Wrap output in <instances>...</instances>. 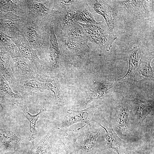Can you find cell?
<instances>
[{
  "instance_id": "6da1fadb",
  "label": "cell",
  "mask_w": 154,
  "mask_h": 154,
  "mask_svg": "<svg viewBox=\"0 0 154 154\" xmlns=\"http://www.w3.org/2000/svg\"><path fill=\"white\" fill-rule=\"evenodd\" d=\"M21 17L20 32L25 37L39 58L48 64L50 25Z\"/></svg>"
},
{
  "instance_id": "7a4b0ae2",
  "label": "cell",
  "mask_w": 154,
  "mask_h": 154,
  "mask_svg": "<svg viewBox=\"0 0 154 154\" xmlns=\"http://www.w3.org/2000/svg\"><path fill=\"white\" fill-rule=\"evenodd\" d=\"M56 12L51 0H18L15 14L22 17L29 18L41 23L52 25Z\"/></svg>"
},
{
  "instance_id": "3957f363",
  "label": "cell",
  "mask_w": 154,
  "mask_h": 154,
  "mask_svg": "<svg viewBox=\"0 0 154 154\" xmlns=\"http://www.w3.org/2000/svg\"><path fill=\"white\" fill-rule=\"evenodd\" d=\"M79 23L85 32L88 42L92 43L101 49L109 51L117 37L104 21L94 24Z\"/></svg>"
},
{
  "instance_id": "277c9868",
  "label": "cell",
  "mask_w": 154,
  "mask_h": 154,
  "mask_svg": "<svg viewBox=\"0 0 154 154\" xmlns=\"http://www.w3.org/2000/svg\"><path fill=\"white\" fill-rule=\"evenodd\" d=\"M66 137L72 143L74 151L88 152L93 150L99 135V131L86 124L76 130H67Z\"/></svg>"
},
{
  "instance_id": "5b68a950",
  "label": "cell",
  "mask_w": 154,
  "mask_h": 154,
  "mask_svg": "<svg viewBox=\"0 0 154 154\" xmlns=\"http://www.w3.org/2000/svg\"><path fill=\"white\" fill-rule=\"evenodd\" d=\"M10 37L18 48L22 56L28 59L35 65L39 74L41 76L46 75L45 72L49 68V66L39 58L24 36L18 32L15 36Z\"/></svg>"
},
{
  "instance_id": "8992f818",
  "label": "cell",
  "mask_w": 154,
  "mask_h": 154,
  "mask_svg": "<svg viewBox=\"0 0 154 154\" xmlns=\"http://www.w3.org/2000/svg\"><path fill=\"white\" fill-rule=\"evenodd\" d=\"M56 37L60 53L66 59L84 57L88 54L90 47L88 42L70 39L60 36Z\"/></svg>"
},
{
  "instance_id": "52a82bcc",
  "label": "cell",
  "mask_w": 154,
  "mask_h": 154,
  "mask_svg": "<svg viewBox=\"0 0 154 154\" xmlns=\"http://www.w3.org/2000/svg\"><path fill=\"white\" fill-rule=\"evenodd\" d=\"M10 67L17 81L23 79H35L39 81L41 76L35 65L25 58H13Z\"/></svg>"
},
{
  "instance_id": "ba28073f",
  "label": "cell",
  "mask_w": 154,
  "mask_h": 154,
  "mask_svg": "<svg viewBox=\"0 0 154 154\" xmlns=\"http://www.w3.org/2000/svg\"><path fill=\"white\" fill-rule=\"evenodd\" d=\"M79 4L72 5L60 12H56L52 25L56 36L68 30L75 22Z\"/></svg>"
},
{
  "instance_id": "9c48e42d",
  "label": "cell",
  "mask_w": 154,
  "mask_h": 154,
  "mask_svg": "<svg viewBox=\"0 0 154 154\" xmlns=\"http://www.w3.org/2000/svg\"><path fill=\"white\" fill-rule=\"evenodd\" d=\"M111 116L109 118H96L93 120L102 127L105 131V138L106 147L111 149L117 154H121V147L125 142L116 134L112 127Z\"/></svg>"
},
{
  "instance_id": "30bf717a",
  "label": "cell",
  "mask_w": 154,
  "mask_h": 154,
  "mask_svg": "<svg viewBox=\"0 0 154 154\" xmlns=\"http://www.w3.org/2000/svg\"><path fill=\"white\" fill-rule=\"evenodd\" d=\"M129 103L123 100L116 108L114 115V125L117 131L121 135L126 136L130 127Z\"/></svg>"
},
{
  "instance_id": "8fae6325",
  "label": "cell",
  "mask_w": 154,
  "mask_h": 154,
  "mask_svg": "<svg viewBox=\"0 0 154 154\" xmlns=\"http://www.w3.org/2000/svg\"><path fill=\"white\" fill-rule=\"evenodd\" d=\"M21 17L11 12H0V31L10 37L20 32L19 24Z\"/></svg>"
},
{
  "instance_id": "7c38bea8",
  "label": "cell",
  "mask_w": 154,
  "mask_h": 154,
  "mask_svg": "<svg viewBox=\"0 0 154 154\" xmlns=\"http://www.w3.org/2000/svg\"><path fill=\"white\" fill-rule=\"evenodd\" d=\"M93 113V110L91 107L82 110H69L62 121L61 127H67L80 122L90 124Z\"/></svg>"
},
{
  "instance_id": "4fadbf2b",
  "label": "cell",
  "mask_w": 154,
  "mask_h": 154,
  "mask_svg": "<svg viewBox=\"0 0 154 154\" xmlns=\"http://www.w3.org/2000/svg\"><path fill=\"white\" fill-rule=\"evenodd\" d=\"M23 141L11 130L0 124V142L6 150L17 151Z\"/></svg>"
},
{
  "instance_id": "5bb4252c",
  "label": "cell",
  "mask_w": 154,
  "mask_h": 154,
  "mask_svg": "<svg viewBox=\"0 0 154 154\" xmlns=\"http://www.w3.org/2000/svg\"><path fill=\"white\" fill-rule=\"evenodd\" d=\"M132 112L137 120L142 122L154 109L153 100H143L135 98L130 103Z\"/></svg>"
},
{
  "instance_id": "9a60e30c",
  "label": "cell",
  "mask_w": 154,
  "mask_h": 154,
  "mask_svg": "<svg viewBox=\"0 0 154 154\" xmlns=\"http://www.w3.org/2000/svg\"><path fill=\"white\" fill-rule=\"evenodd\" d=\"M12 59L6 48L0 43V69L12 88L17 83L10 67Z\"/></svg>"
},
{
  "instance_id": "2e32d148",
  "label": "cell",
  "mask_w": 154,
  "mask_h": 154,
  "mask_svg": "<svg viewBox=\"0 0 154 154\" xmlns=\"http://www.w3.org/2000/svg\"><path fill=\"white\" fill-rule=\"evenodd\" d=\"M17 81L14 90L21 94V95H31L34 91L42 92L48 89L44 82L35 79H23Z\"/></svg>"
},
{
  "instance_id": "e0dca14e",
  "label": "cell",
  "mask_w": 154,
  "mask_h": 154,
  "mask_svg": "<svg viewBox=\"0 0 154 154\" xmlns=\"http://www.w3.org/2000/svg\"><path fill=\"white\" fill-rule=\"evenodd\" d=\"M90 1L82 0L79 5L75 18L76 22L84 24H94L98 22L94 18V10L89 4Z\"/></svg>"
},
{
  "instance_id": "ac0fdd59",
  "label": "cell",
  "mask_w": 154,
  "mask_h": 154,
  "mask_svg": "<svg viewBox=\"0 0 154 154\" xmlns=\"http://www.w3.org/2000/svg\"><path fill=\"white\" fill-rule=\"evenodd\" d=\"M49 68H54L57 67L62 58L59 47L56 37L53 26H50V35L49 48Z\"/></svg>"
},
{
  "instance_id": "d6986e66",
  "label": "cell",
  "mask_w": 154,
  "mask_h": 154,
  "mask_svg": "<svg viewBox=\"0 0 154 154\" xmlns=\"http://www.w3.org/2000/svg\"><path fill=\"white\" fill-rule=\"evenodd\" d=\"M22 110L24 116L29 122V141L32 143L31 149L35 147V142L36 139L37 131L36 128V122L41 115L45 112V109L43 108L40 109L39 112L36 114L33 115L29 112L27 107L26 105L21 104L19 105Z\"/></svg>"
},
{
  "instance_id": "ffe728a7",
  "label": "cell",
  "mask_w": 154,
  "mask_h": 154,
  "mask_svg": "<svg viewBox=\"0 0 154 154\" xmlns=\"http://www.w3.org/2000/svg\"><path fill=\"white\" fill-rule=\"evenodd\" d=\"M93 9L96 12L102 15L109 29L113 31L114 19L110 6L107 1L96 0Z\"/></svg>"
},
{
  "instance_id": "44dd1931",
  "label": "cell",
  "mask_w": 154,
  "mask_h": 154,
  "mask_svg": "<svg viewBox=\"0 0 154 154\" xmlns=\"http://www.w3.org/2000/svg\"><path fill=\"white\" fill-rule=\"evenodd\" d=\"M141 61V52L137 46L134 47L130 51L129 60L127 71L123 77L117 79L118 81H123L132 76L138 68Z\"/></svg>"
},
{
  "instance_id": "7402d4cb",
  "label": "cell",
  "mask_w": 154,
  "mask_h": 154,
  "mask_svg": "<svg viewBox=\"0 0 154 154\" xmlns=\"http://www.w3.org/2000/svg\"><path fill=\"white\" fill-rule=\"evenodd\" d=\"M0 91L9 101L14 104H22L23 97L20 94L14 92L9 83L2 76L0 75Z\"/></svg>"
},
{
  "instance_id": "603a6c76",
  "label": "cell",
  "mask_w": 154,
  "mask_h": 154,
  "mask_svg": "<svg viewBox=\"0 0 154 154\" xmlns=\"http://www.w3.org/2000/svg\"><path fill=\"white\" fill-rule=\"evenodd\" d=\"M58 36L77 41L88 42L86 34L83 28L79 23L76 22H74L68 29L56 36Z\"/></svg>"
},
{
  "instance_id": "cb8c5ba5",
  "label": "cell",
  "mask_w": 154,
  "mask_h": 154,
  "mask_svg": "<svg viewBox=\"0 0 154 154\" xmlns=\"http://www.w3.org/2000/svg\"><path fill=\"white\" fill-rule=\"evenodd\" d=\"M114 85V83L112 82L99 84L94 88L92 93L86 98L84 104L86 105L91 102L103 97Z\"/></svg>"
},
{
  "instance_id": "d4e9b609",
  "label": "cell",
  "mask_w": 154,
  "mask_h": 154,
  "mask_svg": "<svg viewBox=\"0 0 154 154\" xmlns=\"http://www.w3.org/2000/svg\"><path fill=\"white\" fill-rule=\"evenodd\" d=\"M54 132L53 128L50 129L45 136L41 140L37 148L35 150L31 149V154H46L52 147Z\"/></svg>"
},
{
  "instance_id": "484cf974",
  "label": "cell",
  "mask_w": 154,
  "mask_h": 154,
  "mask_svg": "<svg viewBox=\"0 0 154 154\" xmlns=\"http://www.w3.org/2000/svg\"><path fill=\"white\" fill-rule=\"evenodd\" d=\"M0 43L4 46L13 58H23L19 50L10 37L0 31Z\"/></svg>"
},
{
  "instance_id": "4316f807",
  "label": "cell",
  "mask_w": 154,
  "mask_h": 154,
  "mask_svg": "<svg viewBox=\"0 0 154 154\" xmlns=\"http://www.w3.org/2000/svg\"><path fill=\"white\" fill-rule=\"evenodd\" d=\"M82 0H51L53 9L56 12H60L68 7L80 3Z\"/></svg>"
},
{
  "instance_id": "83f0119b",
  "label": "cell",
  "mask_w": 154,
  "mask_h": 154,
  "mask_svg": "<svg viewBox=\"0 0 154 154\" xmlns=\"http://www.w3.org/2000/svg\"><path fill=\"white\" fill-rule=\"evenodd\" d=\"M153 58L152 56L145 60L141 61L138 68L142 76L145 78L153 77V72L150 65V62Z\"/></svg>"
},
{
  "instance_id": "f1b7e54d",
  "label": "cell",
  "mask_w": 154,
  "mask_h": 154,
  "mask_svg": "<svg viewBox=\"0 0 154 154\" xmlns=\"http://www.w3.org/2000/svg\"><path fill=\"white\" fill-rule=\"evenodd\" d=\"M18 0H0V12H15Z\"/></svg>"
},
{
  "instance_id": "f546056e",
  "label": "cell",
  "mask_w": 154,
  "mask_h": 154,
  "mask_svg": "<svg viewBox=\"0 0 154 154\" xmlns=\"http://www.w3.org/2000/svg\"><path fill=\"white\" fill-rule=\"evenodd\" d=\"M133 154H154L153 150L147 148L139 150Z\"/></svg>"
},
{
  "instance_id": "4dcf8cb0",
  "label": "cell",
  "mask_w": 154,
  "mask_h": 154,
  "mask_svg": "<svg viewBox=\"0 0 154 154\" xmlns=\"http://www.w3.org/2000/svg\"><path fill=\"white\" fill-rule=\"evenodd\" d=\"M64 145V148L65 151V154H74L71 152L66 147L64 143H63Z\"/></svg>"
},
{
  "instance_id": "1f68e13d",
  "label": "cell",
  "mask_w": 154,
  "mask_h": 154,
  "mask_svg": "<svg viewBox=\"0 0 154 154\" xmlns=\"http://www.w3.org/2000/svg\"><path fill=\"white\" fill-rule=\"evenodd\" d=\"M2 105L0 103V114L1 113L2 110Z\"/></svg>"
}]
</instances>
